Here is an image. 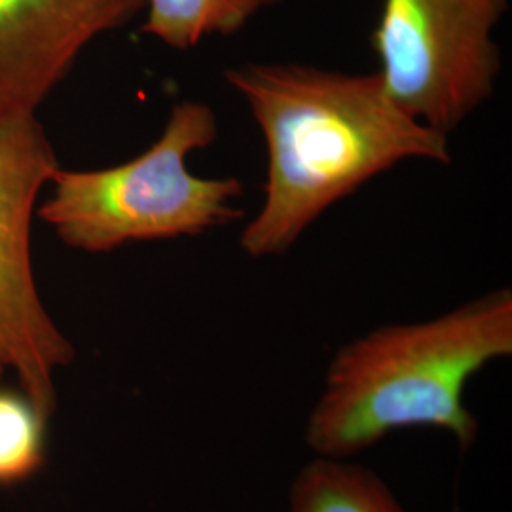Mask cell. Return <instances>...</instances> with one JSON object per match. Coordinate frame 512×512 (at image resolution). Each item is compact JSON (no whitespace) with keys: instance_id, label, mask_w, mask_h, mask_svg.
<instances>
[{"instance_id":"obj_2","label":"cell","mask_w":512,"mask_h":512,"mask_svg":"<svg viewBox=\"0 0 512 512\" xmlns=\"http://www.w3.org/2000/svg\"><path fill=\"white\" fill-rule=\"evenodd\" d=\"M511 355V289L429 321L370 330L332 359L306 444L321 458L349 459L397 429L431 427L448 431L465 452L478 439L467 384Z\"/></svg>"},{"instance_id":"obj_4","label":"cell","mask_w":512,"mask_h":512,"mask_svg":"<svg viewBox=\"0 0 512 512\" xmlns=\"http://www.w3.org/2000/svg\"><path fill=\"white\" fill-rule=\"evenodd\" d=\"M507 10L509 0H384L370 46L391 99L442 133L458 128L494 92Z\"/></svg>"},{"instance_id":"obj_8","label":"cell","mask_w":512,"mask_h":512,"mask_svg":"<svg viewBox=\"0 0 512 512\" xmlns=\"http://www.w3.org/2000/svg\"><path fill=\"white\" fill-rule=\"evenodd\" d=\"M145 35L186 52L211 35H234L274 0H143Z\"/></svg>"},{"instance_id":"obj_3","label":"cell","mask_w":512,"mask_h":512,"mask_svg":"<svg viewBox=\"0 0 512 512\" xmlns=\"http://www.w3.org/2000/svg\"><path fill=\"white\" fill-rule=\"evenodd\" d=\"M217 114L200 101L173 105L158 141L129 162L105 169H57L38 215L65 245L110 253L135 241L202 236L243 215V184L188 169L192 152L215 143Z\"/></svg>"},{"instance_id":"obj_10","label":"cell","mask_w":512,"mask_h":512,"mask_svg":"<svg viewBox=\"0 0 512 512\" xmlns=\"http://www.w3.org/2000/svg\"><path fill=\"white\" fill-rule=\"evenodd\" d=\"M4 374H6V370L0 366V384H2V378H4Z\"/></svg>"},{"instance_id":"obj_7","label":"cell","mask_w":512,"mask_h":512,"mask_svg":"<svg viewBox=\"0 0 512 512\" xmlns=\"http://www.w3.org/2000/svg\"><path fill=\"white\" fill-rule=\"evenodd\" d=\"M289 512H408L380 476L348 459L317 458L291 484Z\"/></svg>"},{"instance_id":"obj_6","label":"cell","mask_w":512,"mask_h":512,"mask_svg":"<svg viewBox=\"0 0 512 512\" xmlns=\"http://www.w3.org/2000/svg\"><path fill=\"white\" fill-rule=\"evenodd\" d=\"M143 10V0H0V122L35 116L95 38Z\"/></svg>"},{"instance_id":"obj_9","label":"cell","mask_w":512,"mask_h":512,"mask_svg":"<svg viewBox=\"0 0 512 512\" xmlns=\"http://www.w3.org/2000/svg\"><path fill=\"white\" fill-rule=\"evenodd\" d=\"M48 420L21 389L0 384V486L21 484L42 469Z\"/></svg>"},{"instance_id":"obj_5","label":"cell","mask_w":512,"mask_h":512,"mask_svg":"<svg viewBox=\"0 0 512 512\" xmlns=\"http://www.w3.org/2000/svg\"><path fill=\"white\" fill-rule=\"evenodd\" d=\"M57 169L37 116L0 122V366L48 418L55 374L74 361L73 344L42 304L31 258L33 211Z\"/></svg>"},{"instance_id":"obj_1","label":"cell","mask_w":512,"mask_h":512,"mask_svg":"<svg viewBox=\"0 0 512 512\" xmlns=\"http://www.w3.org/2000/svg\"><path fill=\"white\" fill-rule=\"evenodd\" d=\"M268 148L264 202L239 245L283 255L334 203L406 160H452L448 133L423 124L387 93L382 76L310 65L226 69Z\"/></svg>"}]
</instances>
